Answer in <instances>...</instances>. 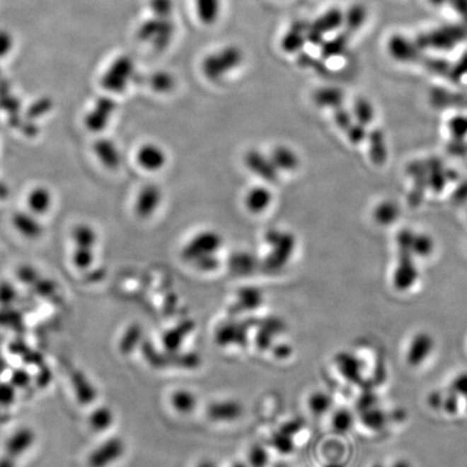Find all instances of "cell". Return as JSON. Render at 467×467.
I'll return each instance as SVG.
<instances>
[{"label":"cell","mask_w":467,"mask_h":467,"mask_svg":"<svg viewBox=\"0 0 467 467\" xmlns=\"http://www.w3.org/2000/svg\"><path fill=\"white\" fill-rule=\"evenodd\" d=\"M135 76V63L132 57L122 54L117 57L106 67L101 76V86L113 94L124 93Z\"/></svg>","instance_id":"277c9868"},{"label":"cell","mask_w":467,"mask_h":467,"mask_svg":"<svg viewBox=\"0 0 467 467\" xmlns=\"http://www.w3.org/2000/svg\"><path fill=\"white\" fill-rule=\"evenodd\" d=\"M309 411L316 417L325 415L333 407V398L323 392H315L307 399Z\"/></svg>","instance_id":"836d02e7"},{"label":"cell","mask_w":467,"mask_h":467,"mask_svg":"<svg viewBox=\"0 0 467 467\" xmlns=\"http://www.w3.org/2000/svg\"><path fill=\"white\" fill-rule=\"evenodd\" d=\"M52 192L46 186H35L28 194L26 206L35 216H45L52 208Z\"/></svg>","instance_id":"44dd1931"},{"label":"cell","mask_w":467,"mask_h":467,"mask_svg":"<svg viewBox=\"0 0 467 467\" xmlns=\"http://www.w3.org/2000/svg\"><path fill=\"white\" fill-rule=\"evenodd\" d=\"M307 30L309 23L296 21L289 26L280 39V48L287 54H296L301 52L307 44Z\"/></svg>","instance_id":"2e32d148"},{"label":"cell","mask_w":467,"mask_h":467,"mask_svg":"<svg viewBox=\"0 0 467 467\" xmlns=\"http://www.w3.org/2000/svg\"><path fill=\"white\" fill-rule=\"evenodd\" d=\"M194 10L198 21L206 26L214 25L220 20L222 0H194Z\"/></svg>","instance_id":"603a6c76"},{"label":"cell","mask_w":467,"mask_h":467,"mask_svg":"<svg viewBox=\"0 0 467 467\" xmlns=\"http://www.w3.org/2000/svg\"><path fill=\"white\" fill-rule=\"evenodd\" d=\"M343 25L344 12L338 8H331L309 24L307 42L321 46L328 34L335 32Z\"/></svg>","instance_id":"52a82bcc"},{"label":"cell","mask_w":467,"mask_h":467,"mask_svg":"<svg viewBox=\"0 0 467 467\" xmlns=\"http://www.w3.org/2000/svg\"><path fill=\"white\" fill-rule=\"evenodd\" d=\"M245 54L241 47L226 45L208 53L200 63L202 74L211 83H220L243 65Z\"/></svg>","instance_id":"3957f363"},{"label":"cell","mask_w":467,"mask_h":467,"mask_svg":"<svg viewBox=\"0 0 467 467\" xmlns=\"http://www.w3.org/2000/svg\"><path fill=\"white\" fill-rule=\"evenodd\" d=\"M272 444L276 451L282 454H289L294 450V442L292 436L287 435L282 432H278L272 437Z\"/></svg>","instance_id":"60d3db41"},{"label":"cell","mask_w":467,"mask_h":467,"mask_svg":"<svg viewBox=\"0 0 467 467\" xmlns=\"http://www.w3.org/2000/svg\"><path fill=\"white\" fill-rule=\"evenodd\" d=\"M142 329L139 325H131L127 330L120 343V350H122V353L127 354L129 352H132L137 347V345L140 343L141 339H142Z\"/></svg>","instance_id":"8d00e7d4"},{"label":"cell","mask_w":467,"mask_h":467,"mask_svg":"<svg viewBox=\"0 0 467 467\" xmlns=\"http://www.w3.org/2000/svg\"><path fill=\"white\" fill-rule=\"evenodd\" d=\"M231 467H247V465L243 464V463H236V464H233Z\"/></svg>","instance_id":"680465c9"},{"label":"cell","mask_w":467,"mask_h":467,"mask_svg":"<svg viewBox=\"0 0 467 467\" xmlns=\"http://www.w3.org/2000/svg\"><path fill=\"white\" fill-rule=\"evenodd\" d=\"M243 163L250 173L265 184L275 183L279 179L280 173L272 163L270 155L260 149H248L243 156Z\"/></svg>","instance_id":"ba28073f"},{"label":"cell","mask_w":467,"mask_h":467,"mask_svg":"<svg viewBox=\"0 0 467 467\" xmlns=\"http://www.w3.org/2000/svg\"><path fill=\"white\" fill-rule=\"evenodd\" d=\"M348 39L346 35L340 34L333 38L323 40L321 44V54L323 59H333L343 54L347 48Z\"/></svg>","instance_id":"1f68e13d"},{"label":"cell","mask_w":467,"mask_h":467,"mask_svg":"<svg viewBox=\"0 0 467 467\" xmlns=\"http://www.w3.org/2000/svg\"><path fill=\"white\" fill-rule=\"evenodd\" d=\"M274 194L265 183L252 186L243 196V206L253 216H260L270 210Z\"/></svg>","instance_id":"4fadbf2b"},{"label":"cell","mask_w":467,"mask_h":467,"mask_svg":"<svg viewBox=\"0 0 467 467\" xmlns=\"http://www.w3.org/2000/svg\"><path fill=\"white\" fill-rule=\"evenodd\" d=\"M276 356L278 357L286 358L291 354V348L288 345H280L276 348Z\"/></svg>","instance_id":"f5cc1de1"},{"label":"cell","mask_w":467,"mask_h":467,"mask_svg":"<svg viewBox=\"0 0 467 467\" xmlns=\"http://www.w3.org/2000/svg\"><path fill=\"white\" fill-rule=\"evenodd\" d=\"M459 407H460V397L456 393L448 391V393L444 394L442 410L446 411L448 415H456L459 411Z\"/></svg>","instance_id":"7dc6e473"},{"label":"cell","mask_w":467,"mask_h":467,"mask_svg":"<svg viewBox=\"0 0 467 467\" xmlns=\"http://www.w3.org/2000/svg\"><path fill=\"white\" fill-rule=\"evenodd\" d=\"M163 202V192L157 184L142 186L135 196L133 211L141 220H149L159 210Z\"/></svg>","instance_id":"9c48e42d"},{"label":"cell","mask_w":467,"mask_h":467,"mask_svg":"<svg viewBox=\"0 0 467 467\" xmlns=\"http://www.w3.org/2000/svg\"><path fill=\"white\" fill-rule=\"evenodd\" d=\"M449 391L456 393L459 397H463L464 399L467 398V372L458 374L452 380Z\"/></svg>","instance_id":"f6af8a7d"},{"label":"cell","mask_w":467,"mask_h":467,"mask_svg":"<svg viewBox=\"0 0 467 467\" xmlns=\"http://www.w3.org/2000/svg\"><path fill=\"white\" fill-rule=\"evenodd\" d=\"M13 380L18 385H24L28 382V374H23V372H18L16 378H14Z\"/></svg>","instance_id":"db71d44e"},{"label":"cell","mask_w":467,"mask_h":467,"mask_svg":"<svg viewBox=\"0 0 467 467\" xmlns=\"http://www.w3.org/2000/svg\"><path fill=\"white\" fill-rule=\"evenodd\" d=\"M388 417V415L376 405L360 413L362 425L371 431H381L386 425Z\"/></svg>","instance_id":"f546056e"},{"label":"cell","mask_w":467,"mask_h":467,"mask_svg":"<svg viewBox=\"0 0 467 467\" xmlns=\"http://www.w3.org/2000/svg\"><path fill=\"white\" fill-rule=\"evenodd\" d=\"M389 50L397 59H409L413 55V49L411 42L403 37H394L389 44Z\"/></svg>","instance_id":"f35d334b"},{"label":"cell","mask_w":467,"mask_h":467,"mask_svg":"<svg viewBox=\"0 0 467 467\" xmlns=\"http://www.w3.org/2000/svg\"><path fill=\"white\" fill-rule=\"evenodd\" d=\"M247 337V329L241 323H229L221 325L216 333V342L221 346L241 345Z\"/></svg>","instance_id":"cb8c5ba5"},{"label":"cell","mask_w":467,"mask_h":467,"mask_svg":"<svg viewBox=\"0 0 467 467\" xmlns=\"http://www.w3.org/2000/svg\"><path fill=\"white\" fill-rule=\"evenodd\" d=\"M116 112V102L103 96L96 100L91 110L83 117V125L92 133H101L108 128Z\"/></svg>","instance_id":"30bf717a"},{"label":"cell","mask_w":467,"mask_h":467,"mask_svg":"<svg viewBox=\"0 0 467 467\" xmlns=\"http://www.w3.org/2000/svg\"><path fill=\"white\" fill-rule=\"evenodd\" d=\"M376 403H378V396L370 389H367L366 392L360 395L356 405L360 413L362 411L368 410L370 408L376 407Z\"/></svg>","instance_id":"bcb514c9"},{"label":"cell","mask_w":467,"mask_h":467,"mask_svg":"<svg viewBox=\"0 0 467 467\" xmlns=\"http://www.w3.org/2000/svg\"><path fill=\"white\" fill-rule=\"evenodd\" d=\"M284 330V321L276 318L266 319L257 335L258 347L261 350H267L272 345L274 337L280 335Z\"/></svg>","instance_id":"484cf974"},{"label":"cell","mask_w":467,"mask_h":467,"mask_svg":"<svg viewBox=\"0 0 467 467\" xmlns=\"http://www.w3.org/2000/svg\"><path fill=\"white\" fill-rule=\"evenodd\" d=\"M94 155L103 167L108 170H116L122 165V153L120 147L110 139L104 138L94 142Z\"/></svg>","instance_id":"ac0fdd59"},{"label":"cell","mask_w":467,"mask_h":467,"mask_svg":"<svg viewBox=\"0 0 467 467\" xmlns=\"http://www.w3.org/2000/svg\"><path fill=\"white\" fill-rule=\"evenodd\" d=\"M371 467H385V466L383 464H380V463H376V464L372 465Z\"/></svg>","instance_id":"91938a15"},{"label":"cell","mask_w":467,"mask_h":467,"mask_svg":"<svg viewBox=\"0 0 467 467\" xmlns=\"http://www.w3.org/2000/svg\"><path fill=\"white\" fill-rule=\"evenodd\" d=\"M248 461L251 467H266L268 463L267 451L259 444L253 446L248 454Z\"/></svg>","instance_id":"7bdbcfd3"},{"label":"cell","mask_w":467,"mask_h":467,"mask_svg":"<svg viewBox=\"0 0 467 467\" xmlns=\"http://www.w3.org/2000/svg\"><path fill=\"white\" fill-rule=\"evenodd\" d=\"M14 399V391L8 385H0V403L10 405Z\"/></svg>","instance_id":"f907efd6"},{"label":"cell","mask_w":467,"mask_h":467,"mask_svg":"<svg viewBox=\"0 0 467 467\" xmlns=\"http://www.w3.org/2000/svg\"><path fill=\"white\" fill-rule=\"evenodd\" d=\"M149 9L151 16L172 18L175 10L174 0H149Z\"/></svg>","instance_id":"d590c367"},{"label":"cell","mask_w":467,"mask_h":467,"mask_svg":"<svg viewBox=\"0 0 467 467\" xmlns=\"http://www.w3.org/2000/svg\"><path fill=\"white\" fill-rule=\"evenodd\" d=\"M14 298H16V290H14L12 284H0V303L9 304L10 302L14 300Z\"/></svg>","instance_id":"681fc988"},{"label":"cell","mask_w":467,"mask_h":467,"mask_svg":"<svg viewBox=\"0 0 467 467\" xmlns=\"http://www.w3.org/2000/svg\"><path fill=\"white\" fill-rule=\"evenodd\" d=\"M175 23L172 18H151L141 24L138 30L141 42L151 45L157 50L167 49L175 35Z\"/></svg>","instance_id":"5b68a950"},{"label":"cell","mask_w":467,"mask_h":467,"mask_svg":"<svg viewBox=\"0 0 467 467\" xmlns=\"http://www.w3.org/2000/svg\"><path fill=\"white\" fill-rule=\"evenodd\" d=\"M34 438V433L30 429H22V431L16 432L8 442V452L11 456H20L32 446Z\"/></svg>","instance_id":"4dcf8cb0"},{"label":"cell","mask_w":467,"mask_h":467,"mask_svg":"<svg viewBox=\"0 0 467 467\" xmlns=\"http://www.w3.org/2000/svg\"><path fill=\"white\" fill-rule=\"evenodd\" d=\"M243 407L236 400H221L207 408V417L214 422H233L241 419Z\"/></svg>","instance_id":"d6986e66"},{"label":"cell","mask_w":467,"mask_h":467,"mask_svg":"<svg viewBox=\"0 0 467 467\" xmlns=\"http://www.w3.org/2000/svg\"><path fill=\"white\" fill-rule=\"evenodd\" d=\"M444 400V393H442L439 389H434L429 394L427 395L426 403L428 407L435 411H439L442 409Z\"/></svg>","instance_id":"c3c4849f"},{"label":"cell","mask_w":467,"mask_h":467,"mask_svg":"<svg viewBox=\"0 0 467 467\" xmlns=\"http://www.w3.org/2000/svg\"><path fill=\"white\" fill-rule=\"evenodd\" d=\"M224 238L214 229H202L190 237L181 250L183 261L202 272H212L220 266Z\"/></svg>","instance_id":"6da1fadb"},{"label":"cell","mask_w":467,"mask_h":467,"mask_svg":"<svg viewBox=\"0 0 467 467\" xmlns=\"http://www.w3.org/2000/svg\"><path fill=\"white\" fill-rule=\"evenodd\" d=\"M195 325L192 321H184L177 327L168 330L163 335V344L169 353H175L181 347L185 338L194 330Z\"/></svg>","instance_id":"d4e9b609"},{"label":"cell","mask_w":467,"mask_h":467,"mask_svg":"<svg viewBox=\"0 0 467 467\" xmlns=\"http://www.w3.org/2000/svg\"><path fill=\"white\" fill-rule=\"evenodd\" d=\"M366 18V8L356 4V5L348 8L347 11L344 12V25L348 30L355 32L364 25Z\"/></svg>","instance_id":"e575fe53"},{"label":"cell","mask_w":467,"mask_h":467,"mask_svg":"<svg viewBox=\"0 0 467 467\" xmlns=\"http://www.w3.org/2000/svg\"><path fill=\"white\" fill-rule=\"evenodd\" d=\"M335 366L344 379L352 384L364 383V362L355 354L340 352L335 355Z\"/></svg>","instance_id":"5bb4252c"},{"label":"cell","mask_w":467,"mask_h":467,"mask_svg":"<svg viewBox=\"0 0 467 467\" xmlns=\"http://www.w3.org/2000/svg\"><path fill=\"white\" fill-rule=\"evenodd\" d=\"M113 421H114V415L108 408H101L99 410H96L91 417V425L98 431L110 427Z\"/></svg>","instance_id":"ab89813d"},{"label":"cell","mask_w":467,"mask_h":467,"mask_svg":"<svg viewBox=\"0 0 467 467\" xmlns=\"http://www.w3.org/2000/svg\"><path fill=\"white\" fill-rule=\"evenodd\" d=\"M276 467H287V466H286V465H284V464H279V465H277V466H276Z\"/></svg>","instance_id":"94428289"},{"label":"cell","mask_w":467,"mask_h":467,"mask_svg":"<svg viewBox=\"0 0 467 467\" xmlns=\"http://www.w3.org/2000/svg\"><path fill=\"white\" fill-rule=\"evenodd\" d=\"M266 253L261 261L267 272H278L294 259L298 248L296 233L288 229H270L264 235Z\"/></svg>","instance_id":"7a4b0ae2"},{"label":"cell","mask_w":467,"mask_h":467,"mask_svg":"<svg viewBox=\"0 0 467 467\" xmlns=\"http://www.w3.org/2000/svg\"><path fill=\"white\" fill-rule=\"evenodd\" d=\"M261 266V261L252 252L238 250L229 258V267L237 276L251 275Z\"/></svg>","instance_id":"7402d4cb"},{"label":"cell","mask_w":467,"mask_h":467,"mask_svg":"<svg viewBox=\"0 0 467 467\" xmlns=\"http://www.w3.org/2000/svg\"><path fill=\"white\" fill-rule=\"evenodd\" d=\"M16 46V38L10 30L0 28V59L7 57Z\"/></svg>","instance_id":"ee69618b"},{"label":"cell","mask_w":467,"mask_h":467,"mask_svg":"<svg viewBox=\"0 0 467 467\" xmlns=\"http://www.w3.org/2000/svg\"><path fill=\"white\" fill-rule=\"evenodd\" d=\"M170 403L177 413L188 415L197 407V397L188 389H178L170 396Z\"/></svg>","instance_id":"4316f807"},{"label":"cell","mask_w":467,"mask_h":467,"mask_svg":"<svg viewBox=\"0 0 467 467\" xmlns=\"http://www.w3.org/2000/svg\"><path fill=\"white\" fill-rule=\"evenodd\" d=\"M354 417L353 413L346 409H340L335 411L333 417V426L337 433L344 434L350 431L353 427Z\"/></svg>","instance_id":"74e56055"},{"label":"cell","mask_w":467,"mask_h":467,"mask_svg":"<svg viewBox=\"0 0 467 467\" xmlns=\"http://www.w3.org/2000/svg\"><path fill=\"white\" fill-rule=\"evenodd\" d=\"M272 163L280 174L292 173L301 167V157L294 147L286 144L276 145L268 153Z\"/></svg>","instance_id":"9a60e30c"},{"label":"cell","mask_w":467,"mask_h":467,"mask_svg":"<svg viewBox=\"0 0 467 467\" xmlns=\"http://www.w3.org/2000/svg\"><path fill=\"white\" fill-rule=\"evenodd\" d=\"M301 428H302V423H301V422L291 421L284 424V425L280 428V432L287 434V435L294 436L296 435V434H298V432L301 431Z\"/></svg>","instance_id":"816d5d0a"},{"label":"cell","mask_w":467,"mask_h":467,"mask_svg":"<svg viewBox=\"0 0 467 467\" xmlns=\"http://www.w3.org/2000/svg\"><path fill=\"white\" fill-rule=\"evenodd\" d=\"M392 467H413L411 466L410 462H408L407 460H398L392 465Z\"/></svg>","instance_id":"11a10c76"},{"label":"cell","mask_w":467,"mask_h":467,"mask_svg":"<svg viewBox=\"0 0 467 467\" xmlns=\"http://www.w3.org/2000/svg\"><path fill=\"white\" fill-rule=\"evenodd\" d=\"M135 161L139 167L149 173H157L165 169L168 154L161 145L154 142L143 143L135 153Z\"/></svg>","instance_id":"8fae6325"},{"label":"cell","mask_w":467,"mask_h":467,"mask_svg":"<svg viewBox=\"0 0 467 467\" xmlns=\"http://www.w3.org/2000/svg\"><path fill=\"white\" fill-rule=\"evenodd\" d=\"M315 104L323 108H339L343 100L341 90L335 87L319 88L313 96Z\"/></svg>","instance_id":"83f0119b"},{"label":"cell","mask_w":467,"mask_h":467,"mask_svg":"<svg viewBox=\"0 0 467 467\" xmlns=\"http://www.w3.org/2000/svg\"><path fill=\"white\" fill-rule=\"evenodd\" d=\"M124 442L122 440L117 438L108 440L90 456V465L92 467L108 466L110 463L118 460L124 454Z\"/></svg>","instance_id":"ffe728a7"},{"label":"cell","mask_w":467,"mask_h":467,"mask_svg":"<svg viewBox=\"0 0 467 467\" xmlns=\"http://www.w3.org/2000/svg\"><path fill=\"white\" fill-rule=\"evenodd\" d=\"M434 348H435V339L431 333L425 331L417 333L408 347L407 356H405L408 364L413 368L422 366L433 353Z\"/></svg>","instance_id":"7c38bea8"},{"label":"cell","mask_w":467,"mask_h":467,"mask_svg":"<svg viewBox=\"0 0 467 467\" xmlns=\"http://www.w3.org/2000/svg\"><path fill=\"white\" fill-rule=\"evenodd\" d=\"M465 403H466V408H467V398H465Z\"/></svg>","instance_id":"6125c7cd"},{"label":"cell","mask_w":467,"mask_h":467,"mask_svg":"<svg viewBox=\"0 0 467 467\" xmlns=\"http://www.w3.org/2000/svg\"><path fill=\"white\" fill-rule=\"evenodd\" d=\"M11 222L18 233L28 241H36L44 235V226L32 212L18 211L12 216Z\"/></svg>","instance_id":"e0dca14e"},{"label":"cell","mask_w":467,"mask_h":467,"mask_svg":"<svg viewBox=\"0 0 467 467\" xmlns=\"http://www.w3.org/2000/svg\"><path fill=\"white\" fill-rule=\"evenodd\" d=\"M74 251L71 259L78 270H86L93 263L94 249L98 243V233L89 224H78L71 231Z\"/></svg>","instance_id":"8992f818"},{"label":"cell","mask_w":467,"mask_h":467,"mask_svg":"<svg viewBox=\"0 0 467 467\" xmlns=\"http://www.w3.org/2000/svg\"><path fill=\"white\" fill-rule=\"evenodd\" d=\"M263 294L257 287H245L237 294V306L243 311H252L261 306Z\"/></svg>","instance_id":"f1b7e54d"},{"label":"cell","mask_w":467,"mask_h":467,"mask_svg":"<svg viewBox=\"0 0 467 467\" xmlns=\"http://www.w3.org/2000/svg\"><path fill=\"white\" fill-rule=\"evenodd\" d=\"M73 383L76 393H77L81 400L85 401V403H90L93 399L92 398L94 395L93 388H92L91 385L88 383V381H86V379L81 374H78L74 378Z\"/></svg>","instance_id":"b9f144b4"},{"label":"cell","mask_w":467,"mask_h":467,"mask_svg":"<svg viewBox=\"0 0 467 467\" xmlns=\"http://www.w3.org/2000/svg\"><path fill=\"white\" fill-rule=\"evenodd\" d=\"M151 89L159 94H168L173 91L177 86V81L170 71H158L151 75Z\"/></svg>","instance_id":"d6a6232c"},{"label":"cell","mask_w":467,"mask_h":467,"mask_svg":"<svg viewBox=\"0 0 467 467\" xmlns=\"http://www.w3.org/2000/svg\"><path fill=\"white\" fill-rule=\"evenodd\" d=\"M325 467H344V465L341 464V463L333 462L329 463V464L325 465Z\"/></svg>","instance_id":"6f0895ef"},{"label":"cell","mask_w":467,"mask_h":467,"mask_svg":"<svg viewBox=\"0 0 467 467\" xmlns=\"http://www.w3.org/2000/svg\"><path fill=\"white\" fill-rule=\"evenodd\" d=\"M197 467H216V465L212 461H202L197 465Z\"/></svg>","instance_id":"9f6ffc18"}]
</instances>
